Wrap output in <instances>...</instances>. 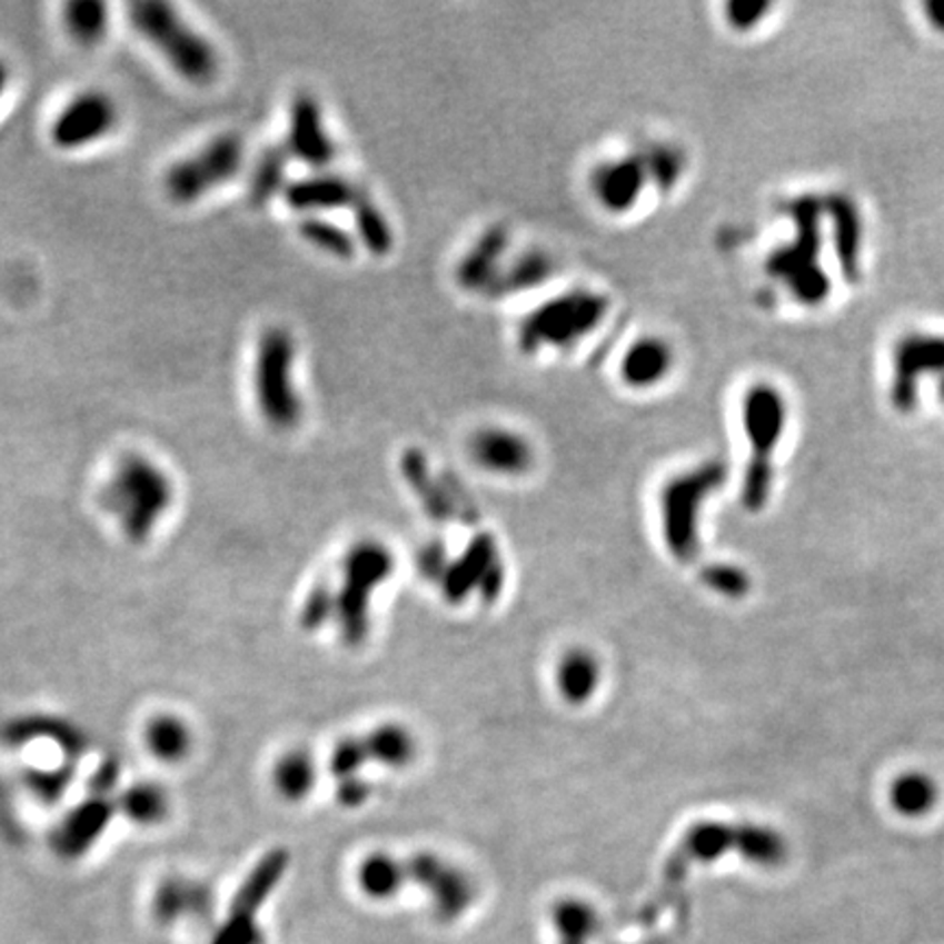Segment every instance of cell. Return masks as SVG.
Instances as JSON below:
<instances>
[{"label":"cell","instance_id":"17","mask_svg":"<svg viewBox=\"0 0 944 944\" xmlns=\"http://www.w3.org/2000/svg\"><path fill=\"white\" fill-rule=\"evenodd\" d=\"M112 816L115 805L101 796H92L90 801L77 805L51 835L56 853L63 859H79L106 833Z\"/></svg>","mask_w":944,"mask_h":944},{"label":"cell","instance_id":"32","mask_svg":"<svg viewBox=\"0 0 944 944\" xmlns=\"http://www.w3.org/2000/svg\"><path fill=\"white\" fill-rule=\"evenodd\" d=\"M638 153L645 162L647 178L656 189L669 192L680 182L687 165V158L680 147L669 142H652Z\"/></svg>","mask_w":944,"mask_h":944},{"label":"cell","instance_id":"34","mask_svg":"<svg viewBox=\"0 0 944 944\" xmlns=\"http://www.w3.org/2000/svg\"><path fill=\"white\" fill-rule=\"evenodd\" d=\"M366 755L385 765H405L414 756V739L400 726H380L364 739Z\"/></svg>","mask_w":944,"mask_h":944},{"label":"cell","instance_id":"14","mask_svg":"<svg viewBox=\"0 0 944 944\" xmlns=\"http://www.w3.org/2000/svg\"><path fill=\"white\" fill-rule=\"evenodd\" d=\"M470 459L488 473L518 477L534 466V448L529 440L511 429L484 427L468 441Z\"/></svg>","mask_w":944,"mask_h":944},{"label":"cell","instance_id":"39","mask_svg":"<svg viewBox=\"0 0 944 944\" xmlns=\"http://www.w3.org/2000/svg\"><path fill=\"white\" fill-rule=\"evenodd\" d=\"M366 761H368V755H366L364 742H359V739H344L335 748L332 756H330V772L344 781V778L355 776V772Z\"/></svg>","mask_w":944,"mask_h":944},{"label":"cell","instance_id":"11","mask_svg":"<svg viewBox=\"0 0 944 944\" xmlns=\"http://www.w3.org/2000/svg\"><path fill=\"white\" fill-rule=\"evenodd\" d=\"M925 375L944 377V335L910 332L894 348L890 403L896 411L910 414L916 409L918 382Z\"/></svg>","mask_w":944,"mask_h":944},{"label":"cell","instance_id":"1","mask_svg":"<svg viewBox=\"0 0 944 944\" xmlns=\"http://www.w3.org/2000/svg\"><path fill=\"white\" fill-rule=\"evenodd\" d=\"M785 212L796 226V237L792 244H785L767 256L765 271L767 276L785 282L796 302L805 307H818L831 291V280L818 262L822 250L819 226L824 217L822 197H796L785 206Z\"/></svg>","mask_w":944,"mask_h":944},{"label":"cell","instance_id":"38","mask_svg":"<svg viewBox=\"0 0 944 944\" xmlns=\"http://www.w3.org/2000/svg\"><path fill=\"white\" fill-rule=\"evenodd\" d=\"M332 617H335V590L326 584H319L309 593L302 606L300 626L305 629L321 628Z\"/></svg>","mask_w":944,"mask_h":944},{"label":"cell","instance_id":"29","mask_svg":"<svg viewBox=\"0 0 944 944\" xmlns=\"http://www.w3.org/2000/svg\"><path fill=\"white\" fill-rule=\"evenodd\" d=\"M145 739L151 755L165 763H178L187 758L192 744L189 726L173 715H160L151 719Z\"/></svg>","mask_w":944,"mask_h":944},{"label":"cell","instance_id":"15","mask_svg":"<svg viewBox=\"0 0 944 944\" xmlns=\"http://www.w3.org/2000/svg\"><path fill=\"white\" fill-rule=\"evenodd\" d=\"M647 182L649 178L640 153L602 162L590 173V190L595 199L613 215L632 210Z\"/></svg>","mask_w":944,"mask_h":944},{"label":"cell","instance_id":"2","mask_svg":"<svg viewBox=\"0 0 944 944\" xmlns=\"http://www.w3.org/2000/svg\"><path fill=\"white\" fill-rule=\"evenodd\" d=\"M173 504V484L167 473L145 455L121 457L110 484L103 488V509L117 516L123 534L133 543L151 536Z\"/></svg>","mask_w":944,"mask_h":944},{"label":"cell","instance_id":"24","mask_svg":"<svg viewBox=\"0 0 944 944\" xmlns=\"http://www.w3.org/2000/svg\"><path fill=\"white\" fill-rule=\"evenodd\" d=\"M400 470H403V477L407 479L409 488L425 505L429 516L444 520L455 509V507H450L448 495L444 493V488H440L436 484V479L431 477V470H429V464H427V457H425L423 450H418V448L405 450L403 457H400Z\"/></svg>","mask_w":944,"mask_h":944},{"label":"cell","instance_id":"10","mask_svg":"<svg viewBox=\"0 0 944 944\" xmlns=\"http://www.w3.org/2000/svg\"><path fill=\"white\" fill-rule=\"evenodd\" d=\"M726 477V468L722 461H706L689 470L674 481L667 484L663 490L660 505H663V518L667 525V538L669 545L687 556L693 547V529H695V514L702 501L722 486Z\"/></svg>","mask_w":944,"mask_h":944},{"label":"cell","instance_id":"12","mask_svg":"<svg viewBox=\"0 0 944 944\" xmlns=\"http://www.w3.org/2000/svg\"><path fill=\"white\" fill-rule=\"evenodd\" d=\"M119 123L117 103L99 92H81L74 97L51 127V140L58 149L74 151L106 138Z\"/></svg>","mask_w":944,"mask_h":944},{"label":"cell","instance_id":"31","mask_svg":"<svg viewBox=\"0 0 944 944\" xmlns=\"http://www.w3.org/2000/svg\"><path fill=\"white\" fill-rule=\"evenodd\" d=\"M119 805L126 818L142 826L158 824L169 814V796L156 783H136L127 787Z\"/></svg>","mask_w":944,"mask_h":944},{"label":"cell","instance_id":"4","mask_svg":"<svg viewBox=\"0 0 944 944\" xmlns=\"http://www.w3.org/2000/svg\"><path fill=\"white\" fill-rule=\"evenodd\" d=\"M296 339L282 326L267 328L256 346L254 394L262 418L278 431H291L302 420V398L294 380Z\"/></svg>","mask_w":944,"mask_h":944},{"label":"cell","instance_id":"22","mask_svg":"<svg viewBox=\"0 0 944 944\" xmlns=\"http://www.w3.org/2000/svg\"><path fill=\"white\" fill-rule=\"evenodd\" d=\"M556 271V260L547 252L529 250L514 258L505 269H501L495 285L488 289V296L504 298L523 291H531L545 285Z\"/></svg>","mask_w":944,"mask_h":944},{"label":"cell","instance_id":"3","mask_svg":"<svg viewBox=\"0 0 944 944\" xmlns=\"http://www.w3.org/2000/svg\"><path fill=\"white\" fill-rule=\"evenodd\" d=\"M133 29L165 58L182 79L210 83L219 72L217 49L167 2L138 0L129 7Z\"/></svg>","mask_w":944,"mask_h":944},{"label":"cell","instance_id":"19","mask_svg":"<svg viewBox=\"0 0 944 944\" xmlns=\"http://www.w3.org/2000/svg\"><path fill=\"white\" fill-rule=\"evenodd\" d=\"M674 366V350L660 337L636 339L619 364L622 380L632 389H649L665 380Z\"/></svg>","mask_w":944,"mask_h":944},{"label":"cell","instance_id":"27","mask_svg":"<svg viewBox=\"0 0 944 944\" xmlns=\"http://www.w3.org/2000/svg\"><path fill=\"white\" fill-rule=\"evenodd\" d=\"M289 149L287 147H269L265 149L250 176V201L254 206L269 203L278 192H285V178H287V165H289Z\"/></svg>","mask_w":944,"mask_h":944},{"label":"cell","instance_id":"6","mask_svg":"<svg viewBox=\"0 0 944 944\" xmlns=\"http://www.w3.org/2000/svg\"><path fill=\"white\" fill-rule=\"evenodd\" d=\"M604 294L573 289L536 307L518 324V348L534 355L543 348H568L590 335L608 314Z\"/></svg>","mask_w":944,"mask_h":944},{"label":"cell","instance_id":"8","mask_svg":"<svg viewBox=\"0 0 944 944\" xmlns=\"http://www.w3.org/2000/svg\"><path fill=\"white\" fill-rule=\"evenodd\" d=\"M391 554L377 540L352 547L344 560V586L335 593V617L346 643L357 645L368 634L370 595L391 570Z\"/></svg>","mask_w":944,"mask_h":944},{"label":"cell","instance_id":"44","mask_svg":"<svg viewBox=\"0 0 944 944\" xmlns=\"http://www.w3.org/2000/svg\"><path fill=\"white\" fill-rule=\"evenodd\" d=\"M7 81H9V68H7V63L0 60V97H2L4 88H7Z\"/></svg>","mask_w":944,"mask_h":944},{"label":"cell","instance_id":"42","mask_svg":"<svg viewBox=\"0 0 944 944\" xmlns=\"http://www.w3.org/2000/svg\"><path fill=\"white\" fill-rule=\"evenodd\" d=\"M368 796H370V785H368V783H364V781H359V778H355V776L344 778V781L339 783L337 798H339V803H341V805H346V807H359L361 803H366V801H368Z\"/></svg>","mask_w":944,"mask_h":944},{"label":"cell","instance_id":"23","mask_svg":"<svg viewBox=\"0 0 944 944\" xmlns=\"http://www.w3.org/2000/svg\"><path fill=\"white\" fill-rule=\"evenodd\" d=\"M941 789L930 774L907 772L901 774L890 787V803L896 814L905 818L927 816L938 803Z\"/></svg>","mask_w":944,"mask_h":944},{"label":"cell","instance_id":"28","mask_svg":"<svg viewBox=\"0 0 944 944\" xmlns=\"http://www.w3.org/2000/svg\"><path fill=\"white\" fill-rule=\"evenodd\" d=\"M63 24L72 40L83 47L99 44L108 33V7L99 0H74L63 7Z\"/></svg>","mask_w":944,"mask_h":944},{"label":"cell","instance_id":"33","mask_svg":"<svg viewBox=\"0 0 944 944\" xmlns=\"http://www.w3.org/2000/svg\"><path fill=\"white\" fill-rule=\"evenodd\" d=\"M298 232L309 246H314L315 250L328 254V256L346 260V258H352L357 252L355 239L344 228H339L337 223H330L321 217H305L298 223Z\"/></svg>","mask_w":944,"mask_h":944},{"label":"cell","instance_id":"20","mask_svg":"<svg viewBox=\"0 0 944 944\" xmlns=\"http://www.w3.org/2000/svg\"><path fill=\"white\" fill-rule=\"evenodd\" d=\"M359 189L339 176H314L287 185L285 201L298 212H319L350 208Z\"/></svg>","mask_w":944,"mask_h":944},{"label":"cell","instance_id":"41","mask_svg":"<svg viewBox=\"0 0 944 944\" xmlns=\"http://www.w3.org/2000/svg\"><path fill=\"white\" fill-rule=\"evenodd\" d=\"M119 776H121L119 763H117L115 758H106V761L99 765V769L95 772L92 781H90L92 796H101V798H106V794H110V792L117 787Z\"/></svg>","mask_w":944,"mask_h":944},{"label":"cell","instance_id":"35","mask_svg":"<svg viewBox=\"0 0 944 944\" xmlns=\"http://www.w3.org/2000/svg\"><path fill=\"white\" fill-rule=\"evenodd\" d=\"M405 882V866L389 855H370L359 868V885L372 898H389Z\"/></svg>","mask_w":944,"mask_h":944},{"label":"cell","instance_id":"13","mask_svg":"<svg viewBox=\"0 0 944 944\" xmlns=\"http://www.w3.org/2000/svg\"><path fill=\"white\" fill-rule=\"evenodd\" d=\"M287 149L294 158L314 169L328 167L337 156L335 142L324 126L321 106L309 92H300L291 101Z\"/></svg>","mask_w":944,"mask_h":944},{"label":"cell","instance_id":"7","mask_svg":"<svg viewBox=\"0 0 944 944\" xmlns=\"http://www.w3.org/2000/svg\"><path fill=\"white\" fill-rule=\"evenodd\" d=\"M246 162V142L239 133H221L199 151L176 162L165 176L171 201L189 206L212 190L232 182Z\"/></svg>","mask_w":944,"mask_h":944},{"label":"cell","instance_id":"26","mask_svg":"<svg viewBox=\"0 0 944 944\" xmlns=\"http://www.w3.org/2000/svg\"><path fill=\"white\" fill-rule=\"evenodd\" d=\"M350 208H352L357 235H359L364 248L375 256H387L391 252L394 232H391L387 217L375 203V199L366 190L359 189Z\"/></svg>","mask_w":944,"mask_h":944},{"label":"cell","instance_id":"21","mask_svg":"<svg viewBox=\"0 0 944 944\" xmlns=\"http://www.w3.org/2000/svg\"><path fill=\"white\" fill-rule=\"evenodd\" d=\"M2 739L9 746H24L33 739H49L68 756H81L88 748L86 735L74 724L47 715H31L7 724V728L2 731Z\"/></svg>","mask_w":944,"mask_h":944},{"label":"cell","instance_id":"5","mask_svg":"<svg viewBox=\"0 0 944 944\" xmlns=\"http://www.w3.org/2000/svg\"><path fill=\"white\" fill-rule=\"evenodd\" d=\"M787 405L783 394L767 382L753 385L742 400V425L751 441V461L744 475L742 499L751 511L767 504L774 481V450L783 438Z\"/></svg>","mask_w":944,"mask_h":944},{"label":"cell","instance_id":"45","mask_svg":"<svg viewBox=\"0 0 944 944\" xmlns=\"http://www.w3.org/2000/svg\"><path fill=\"white\" fill-rule=\"evenodd\" d=\"M938 396H941V400L944 403V377H941V380H938Z\"/></svg>","mask_w":944,"mask_h":944},{"label":"cell","instance_id":"16","mask_svg":"<svg viewBox=\"0 0 944 944\" xmlns=\"http://www.w3.org/2000/svg\"><path fill=\"white\" fill-rule=\"evenodd\" d=\"M822 210L833 226V244H835L842 276L846 282L855 285L862 278V241H864L859 208L848 195L831 192L822 197Z\"/></svg>","mask_w":944,"mask_h":944},{"label":"cell","instance_id":"37","mask_svg":"<svg viewBox=\"0 0 944 944\" xmlns=\"http://www.w3.org/2000/svg\"><path fill=\"white\" fill-rule=\"evenodd\" d=\"M72 781V767L63 765L58 769H29L24 783L29 792L42 803H58Z\"/></svg>","mask_w":944,"mask_h":944},{"label":"cell","instance_id":"30","mask_svg":"<svg viewBox=\"0 0 944 944\" xmlns=\"http://www.w3.org/2000/svg\"><path fill=\"white\" fill-rule=\"evenodd\" d=\"M315 772L314 758L305 751H291L282 756L274 767V785L278 794L287 801H302L314 789Z\"/></svg>","mask_w":944,"mask_h":944},{"label":"cell","instance_id":"40","mask_svg":"<svg viewBox=\"0 0 944 944\" xmlns=\"http://www.w3.org/2000/svg\"><path fill=\"white\" fill-rule=\"evenodd\" d=\"M769 9H772L769 2H755V0L728 2L726 4V22L731 24V29L744 33V31L755 29Z\"/></svg>","mask_w":944,"mask_h":944},{"label":"cell","instance_id":"25","mask_svg":"<svg viewBox=\"0 0 944 944\" xmlns=\"http://www.w3.org/2000/svg\"><path fill=\"white\" fill-rule=\"evenodd\" d=\"M212 905L210 901V892L199 885V883L185 882V880H173L167 882L156 894V916L165 923H171L176 918L182 916H192V914H206L208 907Z\"/></svg>","mask_w":944,"mask_h":944},{"label":"cell","instance_id":"36","mask_svg":"<svg viewBox=\"0 0 944 944\" xmlns=\"http://www.w3.org/2000/svg\"><path fill=\"white\" fill-rule=\"evenodd\" d=\"M597 674L599 667L590 654L573 652L563 660L558 683L570 702H582L597 687Z\"/></svg>","mask_w":944,"mask_h":944},{"label":"cell","instance_id":"9","mask_svg":"<svg viewBox=\"0 0 944 944\" xmlns=\"http://www.w3.org/2000/svg\"><path fill=\"white\" fill-rule=\"evenodd\" d=\"M289 868V853L285 848L269 851L256 866L248 880L239 887L228 921L219 927L210 944H262V932L258 930L256 914L271 896L274 887L282 882Z\"/></svg>","mask_w":944,"mask_h":944},{"label":"cell","instance_id":"18","mask_svg":"<svg viewBox=\"0 0 944 944\" xmlns=\"http://www.w3.org/2000/svg\"><path fill=\"white\" fill-rule=\"evenodd\" d=\"M507 244H509V235L504 226L490 228L457 265V271H455L457 285L464 287L466 291L488 294V289L495 285V280L499 278L504 269L501 260L507 252Z\"/></svg>","mask_w":944,"mask_h":944},{"label":"cell","instance_id":"43","mask_svg":"<svg viewBox=\"0 0 944 944\" xmlns=\"http://www.w3.org/2000/svg\"><path fill=\"white\" fill-rule=\"evenodd\" d=\"M927 20L944 33V0H932L925 4Z\"/></svg>","mask_w":944,"mask_h":944}]
</instances>
